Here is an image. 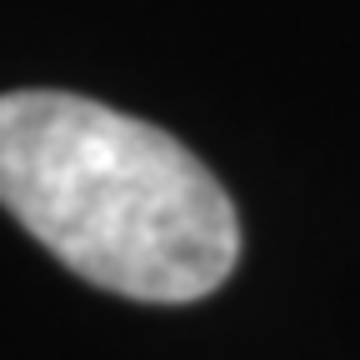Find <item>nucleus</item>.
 I'll return each instance as SVG.
<instances>
[{"instance_id": "1", "label": "nucleus", "mask_w": 360, "mask_h": 360, "mask_svg": "<svg viewBox=\"0 0 360 360\" xmlns=\"http://www.w3.org/2000/svg\"><path fill=\"white\" fill-rule=\"evenodd\" d=\"M0 205L90 285L191 305L231 281L240 220L160 125L70 90L0 96Z\"/></svg>"}]
</instances>
